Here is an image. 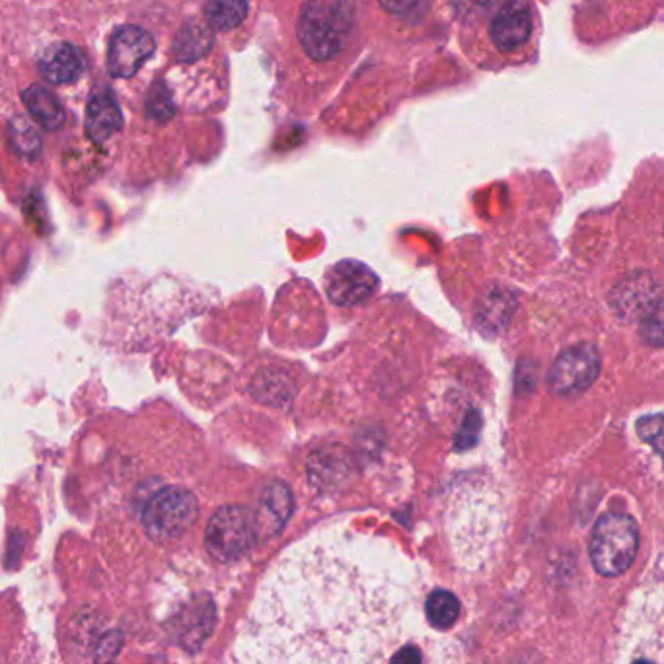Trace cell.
I'll use <instances>...</instances> for the list:
<instances>
[{
  "label": "cell",
  "instance_id": "cell-11",
  "mask_svg": "<svg viewBox=\"0 0 664 664\" xmlns=\"http://www.w3.org/2000/svg\"><path fill=\"white\" fill-rule=\"evenodd\" d=\"M534 30L533 12L525 2H510L497 12L491 22V39L501 51H515L525 46Z\"/></svg>",
  "mask_w": 664,
  "mask_h": 664
},
{
  "label": "cell",
  "instance_id": "cell-14",
  "mask_svg": "<svg viewBox=\"0 0 664 664\" xmlns=\"http://www.w3.org/2000/svg\"><path fill=\"white\" fill-rule=\"evenodd\" d=\"M23 104L30 111L36 124L47 131H57L65 124V108L61 100L46 86L33 85L22 94Z\"/></svg>",
  "mask_w": 664,
  "mask_h": 664
},
{
  "label": "cell",
  "instance_id": "cell-4",
  "mask_svg": "<svg viewBox=\"0 0 664 664\" xmlns=\"http://www.w3.org/2000/svg\"><path fill=\"white\" fill-rule=\"evenodd\" d=\"M663 595L661 587L650 588L643 595L635 596V603L629 606V616L624 626V643L627 651L626 661H663Z\"/></svg>",
  "mask_w": 664,
  "mask_h": 664
},
{
  "label": "cell",
  "instance_id": "cell-6",
  "mask_svg": "<svg viewBox=\"0 0 664 664\" xmlns=\"http://www.w3.org/2000/svg\"><path fill=\"white\" fill-rule=\"evenodd\" d=\"M197 515L199 505L194 495L186 489L172 487L164 489L163 494L156 495L148 502L143 515V525L147 528L148 536L155 540H176L194 525Z\"/></svg>",
  "mask_w": 664,
  "mask_h": 664
},
{
  "label": "cell",
  "instance_id": "cell-8",
  "mask_svg": "<svg viewBox=\"0 0 664 664\" xmlns=\"http://www.w3.org/2000/svg\"><path fill=\"white\" fill-rule=\"evenodd\" d=\"M379 286L377 273L357 260H343L325 275V293L338 306H355L367 301Z\"/></svg>",
  "mask_w": 664,
  "mask_h": 664
},
{
  "label": "cell",
  "instance_id": "cell-3",
  "mask_svg": "<svg viewBox=\"0 0 664 664\" xmlns=\"http://www.w3.org/2000/svg\"><path fill=\"white\" fill-rule=\"evenodd\" d=\"M639 548V530L632 517L622 512L604 515L590 538V562L604 577H618L634 564Z\"/></svg>",
  "mask_w": 664,
  "mask_h": 664
},
{
  "label": "cell",
  "instance_id": "cell-21",
  "mask_svg": "<svg viewBox=\"0 0 664 664\" xmlns=\"http://www.w3.org/2000/svg\"><path fill=\"white\" fill-rule=\"evenodd\" d=\"M380 7L388 10V12H392V14H403V12H408L411 8L418 4L419 0H379Z\"/></svg>",
  "mask_w": 664,
  "mask_h": 664
},
{
  "label": "cell",
  "instance_id": "cell-19",
  "mask_svg": "<svg viewBox=\"0 0 664 664\" xmlns=\"http://www.w3.org/2000/svg\"><path fill=\"white\" fill-rule=\"evenodd\" d=\"M263 505L279 526L285 525L286 518L293 512V494L285 484H273L263 495Z\"/></svg>",
  "mask_w": 664,
  "mask_h": 664
},
{
  "label": "cell",
  "instance_id": "cell-1",
  "mask_svg": "<svg viewBox=\"0 0 664 664\" xmlns=\"http://www.w3.org/2000/svg\"><path fill=\"white\" fill-rule=\"evenodd\" d=\"M416 575L390 541L324 528L273 564L240 627L242 663H379L406 639Z\"/></svg>",
  "mask_w": 664,
  "mask_h": 664
},
{
  "label": "cell",
  "instance_id": "cell-5",
  "mask_svg": "<svg viewBox=\"0 0 664 664\" xmlns=\"http://www.w3.org/2000/svg\"><path fill=\"white\" fill-rule=\"evenodd\" d=\"M257 534L260 523L255 512L246 507H223L209 520L205 546L215 559L231 564L254 548Z\"/></svg>",
  "mask_w": 664,
  "mask_h": 664
},
{
  "label": "cell",
  "instance_id": "cell-10",
  "mask_svg": "<svg viewBox=\"0 0 664 664\" xmlns=\"http://www.w3.org/2000/svg\"><path fill=\"white\" fill-rule=\"evenodd\" d=\"M612 309L622 318L651 316L658 310V286L651 275L639 273L626 279L612 293Z\"/></svg>",
  "mask_w": 664,
  "mask_h": 664
},
{
  "label": "cell",
  "instance_id": "cell-2",
  "mask_svg": "<svg viewBox=\"0 0 664 664\" xmlns=\"http://www.w3.org/2000/svg\"><path fill=\"white\" fill-rule=\"evenodd\" d=\"M353 28L351 2L309 0L299 18V39L310 59L330 61L343 51Z\"/></svg>",
  "mask_w": 664,
  "mask_h": 664
},
{
  "label": "cell",
  "instance_id": "cell-13",
  "mask_svg": "<svg viewBox=\"0 0 664 664\" xmlns=\"http://www.w3.org/2000/svg\"><path fill=\"white\" fill-rule=\"evenodd\" d=\"M124 125L121 109L108 94H96L86 108V133L94 143H106Z\"/></svg>",
  "mask_w": 664,
  "mask_h": 664
},
{
  "label": "cell",
  "instance_id": "cell-23",
  "mask_svg": "<svg viewBox=\"0 0 664 664\" xmlns=\"http://www.w3.org/2000/svg\"><path fill=\"white\" fill-rule=\"evenodd\" d=\"M470 2H473V4H478V7H491V4H495V2H497V0H470Z\"/></svg>",
  "mask_w": 664,
  "mask_h": 664
},
{
  "label": "cell",
  "instance_id": "cell-17",
  "mask_svg": "<svg viewBox=\"0 0 664 664\" xmlns=\"http://www.w3.org/2000/svg\"><path fill=\"white\" fill-rule=\"evenodd\" d=\"M426 614L434 629H448L455 626L456 619L460 616V603L448 590H434L427 598Z\"/></svg>",
  "mask_w": 664,
  "mask_h": 664
},
{
  "label": "cell",
  "instance_id": "cell-15",
  "mask_svg": "<svg viewBox=\"0 0 664 664\" xmlns=\"http://www.w3.org/2000/svg\"><path fill=\"white\" fill-rule=\"evenodd\" d=\"M515 310V296L507 289L489 291L479 304V328L486 333H499Z\"/></svg>",
  "mask_w": 664,
  "mask_h": 664
},
{
  "label": "cell",
  "instance_id": "cell-18",
  "mask_svg": "<svg viewBox=\"0 0 664 664\" xmlns=\"http://www.w3.org/2000/svg\"><path fill=\"white\" fill-rule=\"evenodd\" d=\"M213 46V36L207 28H203L199 23H192L189 30H184L178 36L176 41V55L178 59L184 61H194L197 57H202L205 51H209Z\"/></svg>",
  "mask_w": 664,
  "mask_h": 664
},
{
  "label": "cell",
  "instance_id": "cell-20",
  "mask_svg": "<svg viewBox=\"0 0 664 664\" xmlns=\"http://www.w3.org/2000/svg\"><path fill=\"white\" fill-rule=\"evenodd\" d=\"M18 124H20V127H14L16 147L20 148V153H26V155L36 153L39 143H41L38 133H36V129H31V125L23 121V119H18Z\"/></svg>",
  "mask_w": 664,
  "mask_h": 664
},
{
  "label": "cell",
  "instance_id": "cell-7",
  "mask_svg": "<svg viewBox=\"0 0 664 664\" xmlns=\"http://www.w3.org/2000/svg\"><path fill=\"white\" fill-rule=\"evenodd\" d=\"M600 374V355L590 343H580L557 357L549 371L548 384L556 394L579 396L593 387Z\"/></svg>",
  "mask_w": 664,
  "mask_h": 664
},
{
  "label": "cell",
  "instance_id": "cell-9",
  "mask_svg": "<svg viewBox=\"0 0 664 664\" xmlns=\"http://www.w3.org/2000/svg\"><path fill=\"white\" fill-rule=\"evenodd\" d=\"M156 41L139 26H125L116 31L109 46L108 69L114 78H131L153 57Z\"/></svg>",
  "mask_w": 664,
  "mask_h": 664
},
{
  "label": "cell",
  "instance_id": "cell-12",
  "mask_svg": "<svg viewBox=\"0 0 664 664\" xmlns=\"http://www.w3.org/2000/svg\"><path fill=\"white\" fill-rule=\"evenodd\" d=\"M38 69L51 85L75 82L85 70V57L70 43H55L39 55Z\"/></svg>",
  "mask_w": 664,
  "mask_h": 664
},
{
  "label": "cell",
  "instance_id": "cell-16",
  "mask_svg": "<svg viewBox=\"0 0 664 664\" xmlns=\"http://www.w3.org/2000/svg\"><path fill=\"white\" fill-rule=\"evenodd\" d=\"M247 8V0H209L205 7V16L211 28L231 31L246 20Z\"/></svg>",
  "mask_w": 664,
  "mask_h": 664
},
{
  "label": "cell",
  "instance_id": "cell-22",
  "mask_svg": "<svg viewBox=\"0 0 664 664\" xmlns=\"http://www.w3.org/2000/svg\"><path fill=\"white\" fill-rule=\"evenodd\" d=\"M392 663H421L423 657H421V653L418 650H413V647H406V650L396 651L394 655L390 657Z\"/></svg>",
  "mask_w": 664,
  "mask_h": 664
}]
</instances>
